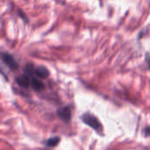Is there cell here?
<instances>
[{
    "label": "cell",
    "mask_w": 150,
    "mask_h": 150,
    "mask_svg": "<svg viewBox=\"0 0 150 150\" xmlns=\"http://www.w3.org/2000/svg\"><path fill=\"white\" fill-rule=\"evenodd\" d=\"M58 116L64 121L69 122L71 119V110L68 106H64L62 108H60L57 110Z\"/></svg>",
    "instance_id": "3957f363"
},
{
    "label": "cell",
    "mask_w": 150,
    "mask_h": 150,
    "mask_svg": "<svg viewBox=\"0 0 150 150\" xmlns=\"http://www.w3.org/2000/svg\"><path fill=\"white\" fill-rule=\"evenodd\" d=\"M30 80L31 77L28 75H21L16 78V82L18 84L23 88H28L30 86Z\"/></svg>",
    "instance_id": "5b68a950"
},
{
    "label": "cell",
    "mask_w": 150,
    "mask_h": 150,
    "mask_svg": "<svg viewBox=\"0 0 150 150\" xmlns=\"http://www.w3.org/2000/svg\"><path fill=\"white\" fill-rule=\"evenodd\" d=\"M1 59L2 61L5 63V65H7L11 69H16L18 68V64L16 62V60L14 59V57L5 52H2L1 53Z\"/></svg>",
    "instance_id": "7a4b0ae2"
},
{
    "label": "cell",
    "mask_w": 150,
    "mask_h": 150,
    "mask_svg": "<svg viewBox=\"0 0 150 150\" xmlns=\"http://www.w3.org/2000/svg\"><path fill=\"white\" fill-rule=\"evenodd\" d=\"M59 142H60V137L54 136V137H52V138H50V139L47 140V147L53 148V147L57 146V144H58Z\"/></svg>",
    "instance_id": "8992f818"
},
{
    "label": "cell",
    "mask_w": 150,
    "mask_h": 150,
    "mask_svg": "<svg viewBox=\"0 0 150 150\" xmlns=\"http://www.w3.org/2000/svg\"><path fill=\"white\" fill-rule=\"evenodd\" d=\"M81 119L83 120V122L86 125H88L90 127H91L92 129L96 130L97 132L100 133L102 130V125L101 123L98 121V120L92 114L89 113V112H85L81 116Z\"/></svg>",
    "instance_id": "6da1fadb"
},
{
    "label": "cell",
    "mask_w": 150,
    "mask_h": 150,
    "mask_svg": "<svg viewBox=\"0 0 150 150\" xmlns=\"http://www.w3.org/2000/svg\"><path fill=\"white\" fill-rule=\"evenodd\" d=\"M30 86L36 91H40L44 90V88H45L44 83L37 77H31Z\"/></svg>",
    "instance_id": "277c9868"
}]
</instances>
